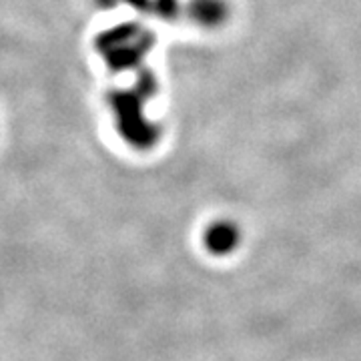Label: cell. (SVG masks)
I'll return each instance as SVG.
<instances>
[{
  "instance_id": "obj_1",
  "label": "cell",
  "mask_w": 361,
  "mask_h": 361,
  "mask_svg": "<svg viewBox=\"0 0 361 361\" xmlns=\"http://www.w3.org/2000/svg\"><path fill=\"white\" fill-rule=\"evenodd\" d=\"M205 243L213 253H229L237 245V229L229 223H217L207 231Z\"/></svg>"
}]
</instances>
